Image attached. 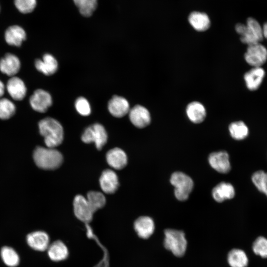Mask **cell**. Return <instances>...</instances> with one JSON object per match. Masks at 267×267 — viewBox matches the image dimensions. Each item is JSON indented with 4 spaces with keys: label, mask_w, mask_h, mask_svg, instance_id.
<instances>
[{
    "label": "cell",
    "mask_w": 267,
    "mask_h": 267,
    "mask_svg": "<svg viewBox=\"0 0 267 267\" xmlns=\"http://www.w3.org/2000/svg\"><path fill=\"white\" fill-rule=\"evenodd\" d=\"M41 134L44 137L46 146L55 148L62 142L64 137L63 129L56 120L46 117L41 120L38 124Z\"/></svg>",
    "instance_id": "obj_1"
},
{
    "label": "cell",
    "mask_w": 267,
    "mask_h": 267,
    "mask_svg": "<svg viewBox=\"0 0 267 267\" xmlns=\"http://www.w3.org/2000/svg\"><path fill=\"white\" fill-rule=\"evenodd\" d=\"M34 160L37 166L44 170H54L62 163V154L54 148L38 147L33 154Z\"/></svg>",
    "instance_id": "obj_2"
},
{
    "label": "cell",
    "mask_w": 267,
    "mask_h": 267,
    "mask_svg": "<svg viewBox=\"0 0 267 267\" xmlns=\"http://www.w3.org/2000/svg\"><path fill=\"white\" fill-rule=\"evenodd\" d=\"M235 31L240 36L241 41L248 45L260 43L264 38L263 28L255 18L249 17L246 24L238 23Z\"/></svg>",
    "instance_id": "obj_3"
},
{
    "label": "cell",
    "mask_w": 267,
    "mask_h": 267,
    "mask_svg": "<svg viewBox=\"0 0 267 267\" xmlns=\"http://www.w3.org/2000/svg\"><path fill=\"white\" fill-rule=\"evenodd\" d=\"M164 235L165 248L171 251L177 257L183 256L187 247V241L184 233L181 230L166 229L164 230Z\"/></svg>",
    "instance_id": "obj_4"
},
{
    "label": "cell",
    "mask_w": 267,
    "mask_h": 267,
    "mask_svg": "<svg viewBox=\"0 0 267 267\" xmlns=\"http://www.w3.org/2000/svg\"><path fill=\"white\" fill-rule=\"evenodd\" d=\"M170 182L175 187V195L177 199L187 200L193 187L191 178L182 172H176L172 175Z\"/></svg>",
    "instance_id": "obj_5"
},
{
    "label": "cell",
    "mask_w": 267,
    "mask_h": 267,
    "mask_svg": "<svg viewBox=\"0 0 267 267\" xmlns=\"http://www.w3.org/2000/svg\"><path fill=\"white\" fill-rule=\"evenodd\" d=\"M81 138L86 143L94 142L96 148L100 150L107 142V134L102 125L95 123L85 130Z\"/></svg>",
    "instance_id": "obj_6"
},
{
    "label": "cell",
    "mask_w": 267,
    "mask_h": 267,
    "mask_svg": "<svg viewBox=\"0 0 267 267\" xmlns=\"http://www.w3.org/2000/svg\"><path fill=\"white\" fill-rule=\"evenodd\" d=\"M244 58L248 64L254 67H261L267 60V49L257 43L248 45Z\"/></svg>",
    "instance_id": "obj_7"
},
{
    "label": "cell",
    "mask_w": 267,
    "mask_h": 267,
    "mask_svg": "<svg viewBox=\"0 0 267 267\" xmlns=\"http://www.w3.org/2000/svg\"><path fill=\"white\" fill-rule=\"evenodd\" d=\"M29 103L35 111L44 113L52 103V99L49 92L43 89H37L30 96Z\"/></svg>",
    "instance_id": "obj_8"
},
{
    "label": "cell",
    "mask_w": 267,
    "mask_h": 267,
    "mask_svg": "<svg viewBox=\"0 0 267 267\" xmlns=\"http://www.w3.org/2000/svg\"><path fill=\"white\" fill-rule=\"evenodd\" d=\"M129 116L131 123L138 128L146 127L151 121L149 112L140 105H136L131 108L129 112Z\"/></svg>",
    "instance_id": "obj_9"
},
{
    "label": "cell",
    "mask_w": 267,
    "mask_h": 267,
    "mask_svg": "<svg viewBox=\"0 0 267 267\" xmlns=\"http://www.w3.org/2000/svg\"><path fill=\"white\" fill-rule=\"evenodd\" d=\"M73 206L75 215L78 219L84 222H89L92 220L94 213L85 197L77 195L74 198Z\"/></svg>",
    "instance_id": "obj_10"
},
{
    "label": "cell",
    "mask_w": 267,
    "mask_h": 267,
    "mask_svg": "<svg viewBox=\"0 0 267 267\" xmlns=\"http://www.w3.org/2000/svg\"><path fill=\"white\" fill-rule=\"evenodd\" d=\"M208 160L211 166L219 173H227L230 170L229 155L225 151L212 153L209 156Z\"/></svg>",
    "instance_id": "obj_11"
},
{
    "label": "cell",
    "mask_w": 267,
    "mask_h": 267,
    "mask_svg": "<svg viewBox=\"0 0 267 267\" xmlns=\"http://www.w3.org/2000/svg\"><path fill=\"white\" fill-rule=\"evenodd\" d=\"M6 89L15 100L23 99L27 93V88L23 81L16 76L11 77L7 82Z\"/></svg>",
    "instance_id": "obj_12"
},
{
    "label": "cell",
    "mask_w": 267,
    "mask_h": 267,
    "mask_svg": "<svg viewBox=\"0 0 267 267\" xmlns=\"http://www.w3.org/2000/svg\"><path fill=\"white\" fill-rule=\"evenodd\" d=\"M21 62L14 54L7 53L0 60V71L7 76H14L20 70Z\"/></svg>",
    "instance_id": "obj_13"
},
{
    "label": "cell",
    "mask_w": 267,
    "mask_h": 267,
    "mask_svg": "<svg viewBox=\"0 0 267 267\" xmlns=\"http://www.w3.org/2000/svg\"><path fill=\"white\" fill-rule=\"evenodd\" d=\"M26 240L29 246L35 250L44 251L49 245L48 235L43 231H36L27 235Z\"/></svg>",
    "instance_id": "obj_14"
},
{
    "label": "cell",
    "mask_w": 267,
    "mask_h": 267,
    "mask_svg": "<svg viewBox=\"0 0 267 267\" xmlns=\"http://www.w3.org/2000/svg\"><path fill=\"white\" fill-rule=\"evenodd\" d=\"M110 113L114 117L121 118L129 113L130 105L128 100L123 97L114 95L108 103Z\"/></svg>",
    "instance_id": "obj_15"
},
{
    "label": "cell",
    "mask_w": 267,
    "mask_h": 267,
    "mask_svg": "<svg viewBox=\"0 0 267 267\" xmlns=\"http://www.w3.org/2000/svg\"><path fill=\"white\" fill-rule=\"evenodd\" d=\"M99 183L102 190L107 194L114 193L118 188L119 180L117 174L110 169L104 171L100 177Z\"/></svg>",
    "instance_id": "obj_16"
},
{
    "label": "cell",
    "mask_w": 267,
    "mask_h": 267,
    "mask_svg": "<svg viewBox=\"0 0 267 267\" xmlns=\"http://www.w3.org/2000/svg\"><path fill=\"white\" fill-rule=\"evenodd\" d=\"M134 229L139 237L148 238L154 231V221L148 216L140 217L134 222Z\"/></svg>",
    "instance_id": "obj_17"
},
{
    "label": "cell",
    "mask_w": 267,
    "mask_h": 267,
    "mask_svg": "<svg viewBox=\"0 0 267 267\" xmlns=\"http://www.w3.org/2000/svg\"><path fill=\"white\" fill-rule=\"evenodd\" d=\"M36 69L43 74L50 76L54 74L58 69V63L54 57L49 53L44 54L42 59L35 61Z\"/></svg>",
    "instance_id": "obj_18"
},
{
    "label": "cell",
    "mask_w": 267,
    "mask_h": 267,
    "mask_svg": "<svg viewBox=\"0 0 267 267\" xmlns=\"http://www.w3.org/2000/svg\"><path fill=\"white\" fill-rule=\"evenodd\" d=\"M4 39L9 45L20 46L26 39V33L21 27L12 25L6 30Z\"/></svg>",
    "instance_id": "obj_19"
},
{
    "label": "cell",
    "mask_w": 267,
    "mask_h": 267,
    "mask_svg": "<svg viewBox=\"0 0 267 267\" xmlns=\"http://www.w3.org/2000/svg\"><path fill=\"white\" fill-rule=\"evenodd\" d=\"M265 72L261 67H254L246 72L244 79L247 88L251 90L257 89L261 85Z\"/></svg>",
    "instance_id": "obj_20"
},
{
    "label": "cell",
    "mask_w": 267,
    "mask_h": 267,
    "mask_svg": "<svg viewBox=\"0 0 267 267\" xmlns=\"http://www.w3.org/2000/svg\"><path fill=\"white\" fill-rule=\"evenodd\" d=\"M106 161L108 165L116 170L124 168L127 164V156L125 152L119 148H114L106 154Z\"/></svg>",
    "instance_id": "obj_21"
},
{
    "label": "cell",
    "mask_w": 267,
    "mask_h": 267,
    "mask_svg": "<svg viewBox=\"0 0 267 267\" xmlns=\"http://www.w3.org/2000/svg\"><path fill=\"white\" fill-rule=\"evenodd\" d=\"M188 20L191 26L196 31L202 32L210 27L211 21L208 15L202 12L193 11L190 13Z\"/></svg>",
    "instance_id": "obj_22"
},
{
    "label": "cell",
    "mask_w": 267,
    "mask_h": 267,
    "mask_svg": "<svg viewBox=\"0 0 267 267\" xmlns=\"http://www.w3.org/2000/svg\"><path fill=\"white\" fill-rule=\"evenodd\" d=\"M47 250L49 258L54 262L65 260L69 255L67 246L60 240L55 241L49 244Z\"/></svg>",
    "instance_id": "obj_23"
},
{
    "label": "cell",
    "mask_w": 267,
    "mask_h": 267,
    "mask_svg": "<svg viewBox=\"0 0 267 267\" xmlns=\"http://www.w3.org/2000/svg\"><path fill=\"white\" fill-rule=\"evenodd\" d=\"M212 193L215 200L222 202L225 200L233 198L235 195V190L231 184L222 182L213 189Z\"/></svg>",
    "instance_id": "obj_24"
},
{
    "label": "cell",
    "mask_w": 267,
    "mask_h": 267,
    "mask_svg": "<svg viewBox=\"0 0 267 267\" xmlns=\"http://www.w3.org/2000/svg\"><path fill=\"white\" fill-rule=\"evenodd\" d=\"M186 114L189 119L194 123L203 122L206 116V109L201 103L193 101L186 107Z\"/></svg>",
    "instance_id": "obj_25"
},
{
    "label": "cell",
    "mask_w": 267,
    "mask_h": 267,
    "mask_svg": "<svg viewBox=\"0 0 267 267\" xmlns=\"http://www.w3.org/2000/svg\"><path fill=\"white\" fill-rule=\"evenodd\" d=\"M227 262L230 267H247L249 260L245 252L239 249H233L227 255Z\"/></svg>",
    "instance_id": "obj_26"
},
{
    "label": "cell",
    "mask_w": 267,
    "mask_h": 267,
    "mask_svg": "<svg viewBox=\"0 0 267 267\" xmlns=\"http://www.w3.org/2000/svg\"><path fill=\"white\" fill-rule=\"evenodd\" d=\"M0 256L4 263L9 267H15L19 264L20 258L18 254L10 247H2Z\"/></svg>",
    "instance_id": "obj_27"
},
{
    "label": "cell",
    "mask_w": 267,
    "mask_h": 267,
    "mask_svg": "<svg viewBox=\"0 0 267 267\" xmlns=\"http://www.w3.org/2000/svg\"><path fill=\"white\" fill-rule=\"evenodd\" d=\"M229 131L231 137L236 140L243 139L249 134L247 126L242 121H237L230 124Z\"/></svg>",
    "instance_id": "obj_28"
},
{
    "label": "cell",
    "mask_w": 267,
    "mask_h": 267,
    "mask_svg": "<svg viewBox=\"0 0 267 267\" xmlns=\"http://www.w3.org/2000/svg\"><path fill=\"white\" fill-rule=\"evenodd\" d=\"M80 13L85 17L90 16L96 8L97 0H73Z\"/></svg>",
    "instance_id": "obj_29"
},
{
    "label": "cell",
    "mask_w": 267,
    "mask_h": 267,
    "mask_svg": "<svg viewBox=\"0 0 267 267\" xmlns=\"http://www.w3.org/2000/svg\"><path fill=\"white\" fill-rule=\"evenodd\" d=\"M87 200L93 213L102 208L106 203L104 195L98 191H89L87 194Z\"/></svg>",
    "instance_id": "obj_30"
},
{
    "label": "cell",
    "mask_w": 267,
    "mask_h": 267,
    "mask_svg": "<svg viewBox=\"0 0 267 267\" xmlns=\"http://www.w3.org/2000/svg\"><path fill=\"white\" fill-rule=\"evenodd\" d=\"M16 111L15 104L9 99L0 98V119L7 120L12 117Z\"/></svg>",
    "instance_id": "obj_31"
},
{
    "label": "cell",
    "mask_w": 267,
    "mask_h": 267,
    "mask_svg": "<svg viewBox=\"0 0 267 267\" xmlns=\"http://www.w3.org/2000/svg\"><path fill=\"white\" fill-rule=\"evenodd\" d=\"M252 180L257 188L267 196V173L263 171L255 172L252 176Z\"/></svg>",
    "instance_id": "obj_32"
},
{
    "label": "cell",
    "mask_w": 267,
    "mask_h": 267,
    "mask_svg": "<svg viewBox=\"0 0 267 267\" xmlns=\"http://www.w3.org/2000/svg\"><path fill=\"white\" fill-rule=\"evenodd\" d=\"M254 253L263 258H267V238L259 236L253 243Z\"/></svg>",
    "instance_id": "obj_33"
},
{
    "label": "cell",
    "mask_w": 267,
    "mask_h": 267,
    "mask_svg": "<svg viewBox=\"0 0 267 267\" xmlns=\"http://www.w3.org/2000/svg\"><path fill=\"white\" fill-rule=\"evenodd\" d=\"M14 2L17 9L23 13L31 12L37 4L36 0H14Z\"/></svg>",
    "instance_id": "obj_34"
},
{
    "label": "cell",
    "mask_w": 267,
    "mask_h": 267,
    "mask_svg": "<svg viewBox=\"0 0 267 267\" xmlns=\"http://www.w3.org/2000/svg\"><path fill=\"white\" fill-rule=\"evenodd\" d=\"M77 112L82 116H87L91 112L90 104L87 99L84 97L78 98L75 104Z\"/></svg>",
    "instance_id": "obj_35"
},
{
    "label": "cell",
    "mask_w": 267,
    "mask_h": 267,
    "mask_svg": "<svg viewBox=\"0 0 267 267\" xmlns=\"http://www.w3.org/2000/svg\"><path fill=\"white\" fill-rule=\"evenodd\" d=\"M5 87L3 83L0 80V98L3 96L4 93Z\"/></svg>",
    "instance_id": "obj_36"
},
{
    "label": "cell",
    "mask_w": 267,
    "mask_h": 267,
    "mask_svg": "<svg viewBox=\"0 0 267 267\" xmlns=\"http://www.w3.org/2000/svg\"><path fill=\"white\" fill-rule=\"evenodd\" d=\"M262 28L264 38L267 39V22L263 25Z\"/></svg>",
    "instance_id": "obj_37"
}]
</instances>
